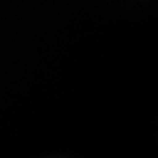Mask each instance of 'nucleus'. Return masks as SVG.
Returning a JSON list of instances; mask_svg holds the SVG:
<instances>
[]
</instances>
